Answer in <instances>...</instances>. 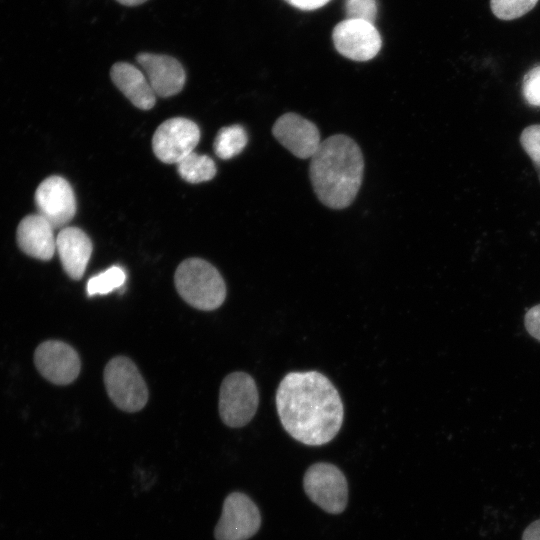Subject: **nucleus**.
I'll use <instances>...</instances> for the list:
<instances>
[{
	"label": "nucleus",
	"mask_w": 540,
	"mask_h": 540,
	"mask_svg": "<svg viewBox=\"0 0 540 540\" xmlns=\"http://www.w3.org/2000/svg\"><path fill=\"white\" fill-rule=\"evenodd\" d=\"M174 282L179 295L200 310H214L226 297V285L221 274L200 258H189L180 263Z\"/></svg>",
	"instance_id": "nucleus-3"
},
{
	"label": "nucleus",
	"mask_w": 540,
	"mask_h": 540,
	"mask_svg": "<svg viewBox=\"0 0 540 540\" xmlns=\"http://www.w3.org/2000/svg\"><path fill=\"white\" fill-rule=\"evenodd\" d=\"M309 175L319 201L344 209L356 198L363 180L364 159L349 136L335 134L323 140L310 158Z\"/></svg>",
	"instance_id": "nucleus-2"
},
{
	"label": "nucleus",
	"mask_w": 540,
	"mask_h": 540,
	"mask_svg": "<svg viewBox=\"0 0 540 540\" xmlns=\"http://www.w3.org/2000/svg\"><path fill=\"white\" fill-rule=\"evenodd\" d=\"M524 323L528 333L540 341V304L527 311Z\"/></svg>",
	"instance_id": "nucleus-24"
},
{
	"label": "nucleus",
	"mask_w": 540,
	"mask_h": 540,
	"mask_svg": "<svg viewBox=\"0 0 540 540\" xmlns=\"http://www.w3.org/2000/svg\"><path fill=\"white\" fill-rule=\"evenodd\" d=\"M108 396L121 410L136 412L148 400V389L136 365L127 357L112 358L104 370Z\"/></svg>",
	"instance_id": "nucleus-4"
},
{
	"label": "nucleus",
	"mask_w": 540,
	"mask_h": 540,
	"mask_svg": "<svg viewBox=\"0 0 540 540\" xmlns=\"http://www.w3.org/2000/svg\"><path fill=\"white\" fill-rule=\"evenodd\" d=\"M520 143L534 163L540 179V124L526 127L521 133Z\"/></svg>",
	"instance_id": "nucleus-21"
},
{
	"label": "nucleus",
	"mask_w": 540,
	"mask_h": 540,
	"mask_svg": "<svg viewBox=\"0 0 540 540\" xmlns=\"http://www.w3.org/2000/svg\"><path fill=\"white\" fill-rule=\"evenodd\" d=\"M34 361L39 372L57 385L73 382L81 367L77 352L68 344L55 340L40 344L35 351Z\"/></svg>",
	"instance_id": "nucleus-12"
},
{
	"label": "nucleus",
	"mask_w": 540,
	"mask_h": 540,
	"mask_svg": "<svg viewBox=\"0 0 540 540\" xmlns=\"http://www.w3.org/2000/svg\"><path fill=\"white\" fill-rule=\"evenodd\" d=\"M332 39L338 53L353 61H368L381 49L382 39L373 23L349 19L333 29Z\"/></svg>",
	"instance_id": "nucleus-9"
},
{
	"label": "nucleus",
	"mask_w": 540,
	"mask_h": 540,
	"mask_svg": "<svg viewBox=\"0 0 540 540\" xmlns=\"http://www.w3.org/2000/svg\"><path fill=\"white\" fill-rule=\"evenodd\" d=\"M38 214L55 228L64 227L75 215L76 200L69 182L60 176L46 178L35 193Z\"/></svg>",
	"instance_id": "nucleus-10"
},
{
	"label": "nucleus",
	"mask_w": 540,
	"mask_h": 540,
	"mask_svg": "<svg viewBox=\"0 0 540 540\" xmlns=\"http://www.w3.org/2000/svg\"><path fill=\"white\" fill-rule=\"evenodd\" d=\"M125 281V270L120 266H112L88 280L87 294L88 296L108 294L121 287Z\"/></svg>",
	"instance_id": "nucleus-19"
},
{
	"label": "nucleus",
	"mask_w": 540,
	"mask_h": 540,
	"mask_svg": "<svg viewBox=\"0 0 540 540\" xmlns=\"http://www.w3.org/2000/svg\"><path fill=\"white\" fill-rule=\"evenodd\" d=\"M259 393L254 379L245 372H233L225 377L219 392V414L229 427H242L254 417Z\"/></svg>",
	"instance_id": "nucleus-5"
},
{
	"label": "nucleus",
	"mask_w": 540,
	"mask_h": 540,
	"mask_svg": "<svg viewBox=\"0 0 540 540\" xmlns=\"http://www.w3.org/2000/svg\"><path fill=\"white\" fill-rule=\"evenodd\" d=\"M199 139L196 123L183 117L171 118L156 129L152 138L153 152L160 161L177 164L194 151Z\"/></svg>",
	"instance_id": "nucleus-7"
},
{
	"label": "nucleus",
	"mask_w": 540,
	"mask_h": 540,
	"mask_svg": "<svg viewBox=\"0 0 540 540\" xmlns=\"http://www.w3.org/2000/svg\"><path fill=\"white\" fill-rule=\"evenodd\" d=\"M92 242L87 234L77 227H64L56 237V251L62 266L74 280L82 278L92 254Z\"/></svg>",
	"instance_id": "nucleus-14"
},
{
	"label": "nucleus",
	"mask_w": 540,
	"mask_h": 540,
	"mask_svg": "<svg viewBox=\"0 0 540 540\" xmlns=\"http://www.w3.org/2000/svg\"><path fill=\"white\" fill-rule=\"evenodd\" d=\"M284 1L297 9L310 11V10H315L324 6L330 0H284Z\"/></svg>",
	"instance_id": "nucleus-25"
},
{
	"label": "nucleus",
	"mask_w": 540,
	"mask_h": 540,
	"mask_svg": "<svg viewBox=\"0 0 540 540\" xmlns=\"http://www.w3.org/2000/svg\"><path fill=\"white\" fill-rule=\"evenodd\" d=\"M272 134L284 148L300 159L311 158L322 142L318 127L294 112L281 115L272 127Z\"/></svg>",
	"instance_id": "nucleus-11"
},
{
	"label": "nucleus",
	"mask_w": 540,
	"mask_h": 540,
	"mask_svg": "<svg viewBox=\"0 0 540 540\" xmlns=\"http://www.w3.org/2000/svg\"><path fill=\"white\" fill-rule=\"evenodd\" d=\"M248 142V136L241 125L221 128L214 140V152L221 159H230L243 151Z\"/></svg>",
	"instance_id": "nucleus-18"
},
{
	"label": "nucleus",
	"mask_w": 540,
	"mask_h": 540,
	"mask_svg": "<svg viewBox=\"0 0 540 540\" xmlns=\"http://www.w3.org/2000/svg\"><path fill=\"white\" fill-rule=\"evenodd\" d=\"M116 1H118L120 4H123L125 6H137L146 2L147 0H116Z\"/></svg>",
	"instance_id": "nucleus-27"
},
{
	"label": "nucleus",
	"mask_w": 540,
	"mask_h": 540,
	"mask_svg": "<svg viewBox=\"0 0 540 540\" xmlns=\"http://www.w3.org/2000/svg\"><path fill=\"white\" fill-rule=\"evenodd\" d=\"M137 63L143 68L154 93L170 97L179 93L185 84V71L175 58L168 55L140 53Z\"/></svg>",
	"instance_id": "nucleus-13"
},
{
	"label": "nucleus",
	"mask_w": 540,
	"mask_h": 540,
	"mask_svg": "<svg viewBox=\"0 0 540 540\" xmlns=\"http://www.w3.org/2000/svg\"><path fill=\"white\" fill-rule=\"evenodd\" d=\"M260 512L245 494L234 492L223 504L221 517L215 527L217 540H247L260 528Z\"/></svg>",
	"instance_id": "nucleus-8"
},
{
	"label": "nucleus",
	"mask_w": 540,
	"mask_h": 540,
	"mask_svg": "<svg viewBox=\"0 0 540 540\" xmlns=\"http://www.w3.org/2000/svg\"><path fill=\"white\" fill-rule=\"evenodd\" d=\"M276 407L285 431L311 446L330 442L344 417L337 389L318 371L286 374L276 392Z\"/></svg>",
	"instance_id": "nucleus-1"
},
{
	"label": "nucleus",
	"mask_w": 540,
	"mask_h": 540,
	"mask_svg": "<svg viewBox=\"0 0 540 540\" xmlns=\"http://www.w3.org/2000/svg\"><path fill=\"white\" fill-rule=\"evenodd\" d=\"M538 0H490L492 13L501 20L519 18L537 4Z\"/></svg>",
	"instance_id": "nucleus-20"
},
{
	"label": "nucleus",
	"mask_w": 540,
	"mask_h": 540,
	"mask_svg": "<svg viewBox=\"0 0 540 540\" xmlns=\"http://www.w3.org/2000/svg\"><path fill=\"white\" fill-rule=\"evenodd\" d=\"M345 12L349 19L374 23L377 15L376 0H346Z\"/></svg>",
	"instance_id": "nucleus-22"
},
{
	"label": "nucleus",
	"mask_w": 540,
	"mask_h": 540,
	"mask_svg": "<svg viewBox=\"0 0 540 540\" xmlns=\"http://www.w3.org/2000/svg\"><path fill=\"white\" fill-rule=\"evenodd\" d=\"M307 496L324 511L341 513L348 499L347 481L342 471L330 463L310 466L303 479Z\"/></svg>",
	"instance_id": "nucleus-6"
},
{
	"label": "nucleus",
	"mask_w": 540,
	"mask_h": 540,
	"mask_svg": "<svg viewBox=\"0 0 540 540\" xmlns=\"http://www.w3.org/2000/svg\"><path fill=\"white\" fill-rule=\"evenodd\" d=\"M176 166L180 177L189 183L205 182L216 174L214 161L209 156L194 151L180 160Z\"/></svg>",
	"instance_id": "nucleus-17"
},
{
	"label": "nucleus",
	"mask_w": 540,
	"mask_h": 540,
	"mask_svg": "<svg viewBox=\"0 0 540 540\" xmlns=\"http://www.w3.org/2000/svg\"><path fill=\"white\" fill-rule=\"evenodd\" d=\"M52 225L40 214L28 215L17 228V242L27 255L49 260L56 251V238Z\"/></svg>",
	"instance_id": "nucleus-15"
},
{
	"label": "nucleus",
	"mask_w": 540,
	"mask_h": 540,
	"mask_svg": "<svg viewBox=\"0 0 540 540\" xmlns=\"http://www.w3.org/2000/svg\"><path fill=\"white\" fill-rule=\"evenodd\" d=\"M522 540H540V519L534 521L525 529Z\"/></svg>",
	"instance_id": "nucleus-26"
},
{
	"label": "nucleus",
	"mask_w": 540,
	"mask_h": 540,
	"mask_svg": "<svg viewBox=\"0 0 540 540\" xmlns=\"http://www.w3.org/2000/svg\"><path fill=\"white\" fill-rule=\"evenodd\" d=\"M522 94L528 104L540 107V65L533 67L525 74Z\"/></svg>",
	"instance_id": "nucleus-23"
},
{
	"label": "nucleus",
	"mask_w": 540,
	"mask_h": 540,
	"mask_svg": "<svg viewBox=\"0 0 540 540\" xmlns=\"http://www.w3.org/2000/svg\"><path fill=\"white\" fill-rule=\"evenodd\" d=\"M110 76L116 87L137 108L149 110L155 105L156 94L147 77L137 67L127 62H117L112 66Z\"/></svg>",
	"instance_id": "nucleus-16"
}]
</instances>
